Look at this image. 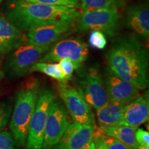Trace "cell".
<instances>
[{
	"label": "cell",
	"mask_w": 149,
	"mask_h": 149,
	"mask_svg": "<svg viewBox=\"0 0 149 149\" xmlns=\"http://www.w3.org/2000/svg\"><path fill=\"white\" fill-rule=\"evenodd\" d=\"M109 70L139 90L148 86V53L134 37L117 39L107 54Z\"/></svg>",
	"instance_id": "obj_1"
},
{
	"label": "cell",
	"mask_w": 149,
	"mask_h": 149,
	"mask_svg": "<svg viewBox=\"0 0 149 149\" xmlns=\"http://www.w3.org/2000/svg\"><path fill=\"white\" fill-rule=\"evenodd\" d=\"M79 15L74 8L20 0L13 1L6 12V18L22 31H29L48 24L74 20Z\"/></svg>",
	"instance_id": "obj_2"
},
{
	"label": "cell",
	"mask_w": 149,
	"mask_h": 149,
	"mask_svg": "<svg viewBox=\"0 0 149 149\" xmlns=\"http://www.w3.org/2000/svg\"><path fill=\"white\" fill-rule=\"evenodd\" d=\"M40 91V81L32 77L22 84L16 93L9 126L11 133L21 147H25L29 124L36 107Z\"/></svg>",
	"instance_id": "obj_3"
},
{
	"label": "cell",
	"mask_w": 149,
	"mask_h": 149,
	"mask_svg": "<svg viewBox=\"0 0 149 149\" xmlns=\"http://www.w3.org/2000/svg\"><path fill=\"white\" fill-rule=\"evenodd\" d=\"M55 99V93L51 89L40 88L36 107L28 127L26 149H42L46 118L51 104Z\"/></svg>",
	"instance_id": "obj_4"
},
{
	"label": "cell",
	"mask_w": 149,
	"mask_h": 149,
	"mask_svg": "<svg viewBox=\"0 0 149 149\" xmlns=\"http://www.w3.org/2000/svg\"><path fill=\"white\" fill-rule=\"evenodd\" d=\"M51 46L23 45L10 52L6 61L4 70L10 79H15L30 73L33 65L42 58Z\"/></svg>",
	"instance_id": "obj_5"
},
{
	"label": "cell",
	"mask_w": 149,
	"mask_h": 149,
	"mask_svg": "<svg viewBox=\"0 0 149 149\" xmlns=\"http://www.w3.org/2000/svg\"><path fill=\"white\" fill-rule=\"evenodd\" d=\"M78 17L77 29L79 32L99 31L111 37L114 36L119 27L120 14L117 8L84 11Z\"/></svg>",
	"instance_id": "obj_6"
},
{
	"label": "cell",
	"mask_w": 149,
	"mask_h": 149,
	"mask_svg": "<svg viewBox=\"0 0 149 149\" xmlns=\"http://www.w3.org/2000/svg\"><path fill=\"white\" fill-rule=\"evenodd\" d=\"M88 56V45L80 39L69 38L59 41L42 56L38 61L56 62L63 58L72 61L74 70L81 68Z\"/></svg>",
	"instance_id": "obj_7"
},
{
	"label": "cell",
	"mask_w": 149,
	"mask_h": 149,
	"mask_svg": "<svg viewBox=\"0 0 149 149\" xmlns=\"http://www.w3.org/2000/svg\"><path fill=\"white\" fill-rule=\"evenodd\" d=\"M57 88L59 96L65 104L66 109L74 123L95 126L94 115L91 107L79 89L75 88L68 83H59Z\"/></svg>",
	"instance_id": "obj_8"
},
{
	"label": "cell",
	"mask_w": 149,
	"mask_h": 149,
	"mask_svg": "<svg viewBox=\"0 0 149 149\" xmlns=\"http://www.w3.org/2000/svg\"><path fill=\"white\" fill-rule=\"evenodd\" d=\"M70 124L68 112L62 103L53 100L50 107L44 131L42 149L53 148Z\"/></svg>",
	"instance_id": "obj_9"
},
{
	"label": "cell",
	"mask_w": 149,
	"mask_h": 149,
	"mask_svg": "<svg viewBox=\"0 0 149 149\" xmlns=\"http://www.w3.org/2000/svg\"><path fill=\"white\" fill-rule=\"evenodd\" d=\"M79 90L89 106L97 111L110 101L105 82L95 68H91L80 82Z\"/></svg>",
	"instance_id": "obj_10"
},
{
	"label": "cell",
	"mask_w": 149,
	"mask_h": 149,
	"mask_svg": "<svg viewBox=\"0 0 149 149\" xmlns=\"http://www.w3.org/2000/svg\"><path fill=\"white\" fill-rule=\"evenodd\" d=\"M73 21L68 20L48 24L28 31L27 44L39 46H52L70 29Z\"/></svg>",
	"instance_id": "obj_11"
},
{
	"label": "cell",
	"mask_w": 149,
	"mask_h": 149,
	"mask_svg": "<svg viewBox=\"0 0 149 149\" xmlns=\"http://www.w3.org/2000/svg\"><path fill=\"white\" fill-rule=\"evenodd\" d=\"M95 126L88 124H70L54 149H81L93 139Z\"/></svg>",
	"instance_id": "obj_12"
},
{
	"label": "cell",
	"mask_w": 149,
	"mask_h": 149,
	"mask_svg": "<svg viewBox=\"0 0 149 149\" xmlns=\"http://www.w3.org/2000/svg\"><path fill=\"white\" fill-rule=\"evenodd\" d=\"M104 82L111 101L126 106L139 96V88L131 83L117 77L110 70L107 73Z\"/></svg>",
	"instance_id": "obj_13"
},
{
	"label": "cell",
	"mask_w": 149,
	"mask_h": 149,
	"mask_svg": "<svg viewBox=\"0 0 149 149\" xmlns=\"http://www.w3.org/2000/svg\"><path fill=\"white\" fill-rule=\"evenodd\" d=\"M27 44L26 35L6 17L0 15V55L10 53Z\"/></svg>",
	"instance_id": "obj_14"
},
{
	"label": "cell",
	"mask_w": 149,
	"mask_h": 149,
	"mask_svg": "<svg viewBox=\"0 0 149 149\" xmlns=\"http://www.w3.org/2000/svg\"><path fill=\"white\" fill-rule=\"evenodd\" d=\"M128 29L144 40L149 36V9L146 3H138L129 7L126 10L124 19Z\"/></svg>",
	"instance_id": "obj_15"
},
{
	"label": "cell",
	"mask_w": 149,
	"mask_h": 149,
	"mask_svg": "<svg viewBox=\"0 0 149 149\" xmlns=\"http://www.w3.org/2000/svg\"><path fill=\"white\" fill-rule=\"evenodd\" d=\"M149 105L148 100L137 96L125 107L123 125L137 128L148 120Z\"/></svg>",
	"instance_id": "obj_16"
},
{
	"label": "cell",
	"mask_w": 149,
	"mask_h": 149,
	"mask_svg": "<svg viewBox=\"0 0 149 149\" xmlns=\"http://www.w3.org/2000/svg\"><path fill=\"white\" fill-rule=\"evenodd\" d=\"M126 106L110 100L103 107L97 110V119L100 127L123 125Z\"/></svg>",
	"instance_id": "obj_17"
},
{
	"label": "cell",
	"mask_w": 149,
	"mask_h": 149,
	"mask_svg": "<svg viewBox=\"0 0 149 149\" xmlns=\"http://www.w3.org/2000/svg\"><path fill=\"white\" fill-rule=\"evenodd\" d=\"M100 128L104 135L118 139L130 149H137L139 146L135 139V131L137 128L120 125L100 127Z\"/></svg>",
	"instance_id": "obj_18"
},
{
	"label": "cell",
	"mask_w": 149,
	"mask_h": 149,
	"mask_svg": "<svg viewBox=\"0 0 149 149\" xmlns=\"http://www.w3.org/2000/svg\"><path fill=\"white\" fill-rule=\"evenodd\" d=\"M33 72H41L57 80L59 83H67L58 63L37 61L30 70V73Z\"/></svg>",
	"instance_id": "obj_19"
},
{
	"label": "cell",
	"mask_w": 149,
	"mask_h": 149,
	"mask_svg": "<svg viewBox=\"0 0 149 149\" xmlns=\"http://www.w3.org/2000/svg\"><path fill=\"white\" fill-rule=\"evenodd\" d=\"M125 0H81L84 11H91L102 8H117L122 7Z\"/></svg>",
	"instance_id": "obj_20"
},
{
	"label": "cell",
	"mask_w": 149,
	"mask_h": 149,
	"mask_svg": "<svg viewBox=\"0 0 149 149\" xmlns=\"http://www.w3.org/2000/svg\"><path fill=\"white\" fill-rule=\"evenodd\" d=\"M20 145L9 130L0 132V149H20Z\"/></svg>",
	"instance_id": "obj_21"
},
{
	"label": "cell",
	"mask_w": 149,
	"mask_h": 149,
	"mask_svg": "<svg viewBox=\"0 0 149 149\" xmlns=\"http://www.w3.org/2000/svg\"><path fill=\"white\" fill-rule=\"evenodd\" d=\"M88 43L91 47L98 50H102L106 47L107 40L105 35L101 31H92L89 35Z\"/></svg>",
	"instance_id": "obj_22"
},
{
	"label": "cell",
	"mask_w": 149,
	"mask_h": 149,
	"mask_svg": "<svg viewBox=\"0 0 149 149\" xmlns=\"http://www.w3.org/2000/svg\"><path fill=\"white\" fill-rule=\"evenodd\" d=\"M28 2L41 3L51 6H62L76 8L79 6L80 0H20Z\"/></svg>",
	"instance_id": "obj_23"
},
{
	"label": "cell",
	"mask_w": 149,
	"mask_h": 149,
	"mask_svg": "<svg viewBox=\"0 0 149 149\" xmlns=\"http://www.w3.org/2000/svg\"><path fill=\"white\" fill-rule=\"evenodd\" d=\"M12 111V105L10 102L5 101L0 103V132L6 126L10 118Z\"/></svg>",
	"instance_id": "obj_24"
},
{
	"label": "cell",
	"mask_w": 149,
	"mask_h": 149,
	"mask_svg": "<svg viewBox=\"0 0 149 149\" xmlns=\"http://www.w3.org/2000/svg\"><path fill=\"white\" fill-rule=\"evenodd\" d=\"M61 71L64 74L65 79L68 82L71 79L73 71L74 70V64L72 61L68 58H63L58 61Z\"/></svg>",
	"instance_id": "obj_25"
},
{
	"label": "cell",
	"mask_w": 149,
	"mask_h": 149,
	"mask_svg": "<svg viewBox=\"0 0 149 149\" xmlns=\"http://www.w3.org/2000/svg\"><path fill=\"white\" fill-rule=\"evenodd\" d=\"M102 139L107 149H130L118 139L109 137L104 135L103 133H102Z\"/></svg>",
	"instance_id": "obj_26"
},
{
	"label": "cell",
	"mask_w": 149,
	"mask_h": 149,
	"mask_svg": "<svg viewBox=\"0 0 149 149\" xmlns=\"http://www.w3.org/2000/svg\"><path fill=\"white\" fill-rule=\"evenodd\" d=\"M135 139L139 146L149 147V133L142 128L136 129Z\"/></svg>",
	"instance_id": "obj_27"
},
{
	"label": "cell",
	"mask_w": 149,
	"mask_h": 149,
	"mask_svg": "<svg viewBox=\"0 0 149 149\" xmlns=\"http://www.w3.org/2000/svg\"><path fill=\"white\" fill-rule=\"evenodd\" d=\"M93 140L95 144L96 149H107L102 139V131L100 128H95Z\"/></svg>",
	"instance_id": "obj_28"
},
{
	"label": "cell",
	"mask_w": 149,
	"mask_h": 149,
	"mask_svg": "<svg viewBox=\"0 0 149 149\" xmlns=\"http://www.w3.org/2000/svg\"><path fill=\"white\" fill-rule=\"evenodd\" d=\"M81 149H96V146H95V144L94 141H93V140L92 139V140H91L88 144Z\"/></svg>",
	"instance_id": "obj_29"
},
{
	"label": "cell",
	"mask_w": 149,
	"mask_h": 149,
	"mask_svg": "<svg viewBox=\"0 0 149 149\" xmlns=\"http://www.w3.org/2000/svg\"><path fill=\"white\" fill-rule=\"evenodd\" d=\"M4 72L1 71V70H0V83H1V81H2V79H3V77H4Z\"/></svg>",
	"instance_id": "obj_30"
},
{
	"label": "cell",
	"mask_w": 149,
	"mask_h": 149,
	"mask_svg": "<svg viewBox=\"0 0 149 149\" xmlns=\"http://www.w3.org/2000/svg\"><path fill=\"white\" fill-rule=\"evenodd\" d=\"M137 149H149V147H145V146H138Z\"/></svg>",
	"instance_id": "obj_31"
},
{
	"label": "cell",
	"mask_w": 149,
	"mask_h": 149,
	"mask_svg": "<svg viewBox=\"0 0 149 149\" xmlns=\"http://www.w3.org/2000/svg\"><path fill=\"white\" fill-rule=\"evenodd\" d=\"M1 1H2V0H0V2H1Z\"/></svg>",
	"instance_id": "obj_32"
}]
</instances>
